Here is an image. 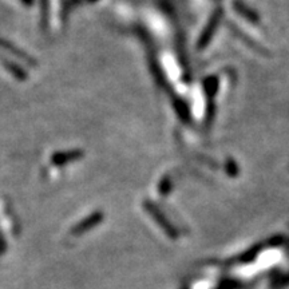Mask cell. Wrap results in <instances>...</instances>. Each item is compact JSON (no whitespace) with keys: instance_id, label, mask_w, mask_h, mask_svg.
I'll use <instances>...</instances> for the list:
<instances>
[{"instance_id":"cell-1","label":"cell","mask_w":289,"mask_h":289,"mask_svg":"<svg viewBox=\"0 0 289 289\" xmlns=\"http://www.w3.org/2000/svg\"><path fill=\"white\" fill-rule=\"evenodd\" d=\"M91 2H94V0H91Z\"/></svg>"}]
</instances>
